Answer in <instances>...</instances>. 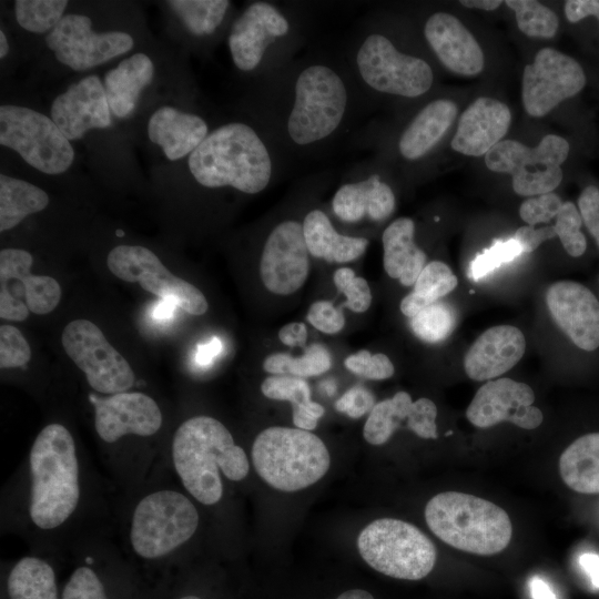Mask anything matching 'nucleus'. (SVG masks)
I'll return each instance as SVG.
<instances>
[{
	"label": "nucleus",
	"mask_w": 599,
	"mask_h": 599,
	"mask_svg": "<svg viewBox=\"0 0 599 599\" xmlns=\"http://www.w3.org/2000/svg\"><path fill=\"white\" fill-rule=\"evenodd\" d=\"M264 132L280 155L316 154L352 124L363 97L345 62L293 60L265 79Z\"/></svg>",
	"instance_id": "obj_1"
},
{
	"label": "nucleus",
	"mask_w": 599,
	"mask_h": 599,
	"mask_svg": "<svg viewBox=\"0 0 599 599\" xmlns=\"http://www.w3.org/2000/svg\"><path fill=\"white\" fill-rule=\"evenodd\" d=\"M280 156L262 129L233 121L210 131L187 163L194 180L204 187H232L253 195L270 185Z\"/></svg>",
	"instance_id": "obj_2"
},
{
	"label": "nucleus",
	"mask_w": 599,
	"mask_h": 599,
	"mask_svg": "<svg viewBox=\"0 0 599 599\" xmlns=\"http://www.w3.org/2000/svg\"><path fill=\"white\" fill-rule=\"evenodd\" d=\"M172 460L184 488L203 505L221 500L220 471L233 481L244 479L250 471L244 449L220 420L210 416H195L179 426L172 440Z\"/></svg>",
	"instance_id": "obj_3"
},
{
	"label": "nucleus",
	"mask_w": 599,
	"mask_h": 599,
	"mask_svg": "<svg viewBox=\"0 0 599 599\" xmlns=\"http://www.w3.org/2000/svg\"><path fill=\"white\" fill-rule=\"evenodd\" d=\"M31 495L29 514L44 530L65 522L80 499L79 465L74 439L61 424L43 427L29 456Z\"/></svg>",
	"instance_id": "obj_4"
},
{
	"label": "nucleus",
	"mask_w": 599,
	"mask_h": 599,
	"mask_svg": "<svg viewBox=\"0 0 599 599\" xmlns=\"http://www.w3.org/2000/svg\"><path fill=\"white\" fill-rule=\"evenodd\" d=\"M302 42V21L296 11L268 1H254L233 21L227 37L234 65L265 79L294 60Z\"/></svg>",
	"instance_id": "obj_5"
},
{
	"label": "nucleus",
	"mask_w": 599,
	"mask_h": 599,
	"mask_svg": "<svg viewBox=\"0 0 599 599\" xmlns=\"http://www.w3.org/2000/svg\"><path fill=\"white\" fill-rule=\"evenodd\" d=\"M345 63L363 92L415 99L434 82L432 67L423 58L399 50L389 37L362 28L353 37Z\"/></svg>",
	"instance_id": "obj_6"
},
{
	"label": "nucleus",
	"mask_w": 599,
	"mask_h": 599,
	"mask_svg": "<svg viewBox=\"0 0 599 599\" xmlns=\"http://www.w3.org/2000/svg\"><path fill=\"white\" fill-rule=\"evenodd\" d=\"M429 529L447 545L470 554L490 556L510 542L508 514L496 504L458 491L434 496L425 507Z\"/></svg>",
	"instance_id": "obj_7"
},
{
	"label": "nucleus",
	"mask_w": 599,
	"mask_h": 599,
	"mask_svg": "<svg viewBox=\"0 0 599 599\" xmlns=\"http://www.w3.org/2000/svg\"><path fill=\"white\" fill-rule=\"evenodd\" d=\"M258 476L281 491H296L318 481L331 465L323 440L309 430L273 426L262 430L252 445Z\"/></svg>",
	"instance_id": "obj_8"
},
{
	"label": "nucleus",
	"mask_w": 599,
	"mask_h": 599,
	"mask_svg": "<svg viewBox=\"0 0 599 599\" xmlns=\"http://www.w3.org/2000/svg\"><path fill=\"white\" fill-rule=\"evenodd\" d=\"M357 547L367 565L397 579H423L436 562L433 541L416 526L394 518L369 522L359 532Z\"/></svg>",
	"instance_id": "obj_9"
},
{
	"label": "nucleus",
	"mask_w": 599,
	"mask_h": 599,
	"mask_svg": "<svg viewBox=\"0 0 599 599\" xmlns=\"http://www.w3.org/2000/svg\"><path fill=\"white\" fill-rule=\"evenodd\" d=\"M199 521L197 509L183 494L172 489L151 493L134 508L131 546L144 559L167 556L195 534Z\"/></svg>",
	"instance_id": "obj_10"
},
{
	"label": "nucleus",
	"mask_w": 599,
	"mask_h": 599,
	"mask_svg": "<svg viewBox=\"0 0 599 599\" xmlns=\"http://www.w3.org/2000/svg\"><path fill=\"white\" fill-rule=\"evenodd\" d=\"M0 144L47 174H61L73 162L70 141L51 118L19 105L0 106Z\"/></svg>",
	"instance_id": "obj_11"
},
{
	"label": "nucleus",
	"mask_w": 599,
	"mask_h": 599,
	"mask_svg": "<svg viewBox=\"0 0 599 599\" xmlns=\"http://www.w3.org/2000/svg\"><path fill=\"white\" fill-rule=\"evenodd\" d=\"M569 153V143L561 136L548 134L536 148L515 140H502L486 155V166L512 177V189L521 196L552 192L562 180L560 165Z\"/></svg>",
	"instance_id": "obj_12"
},
{
	"label": "nucleus",
	"mask_w": 599,
	"mask_h": 599,
	"mask_svg": "<svg viewBox=\"0 0 599 599\" xmlns=\"http://www.w3.org/2000/svg\"><path fill=\"white\" fill-rule=\"evenodd\" d=\"M61 343L95 392L113 395L128 392L134 385L132 367L94 323L84 318L68 323Z\"/></svg>",
	"instance_id": "obj_13"
},
{
	"label": "nucleus",
	"mask_w": 599,
	"mask_h": 599,
	"mask_svg": "<svg viewBox=\"0 0 599 599\" xmlns=\"http://www.w3.org/2000/svg\"><path fill=\"white\" fill-rule=\"evenodd\" d=\"M110 272L118 278L140 286L192 315H203L209 307L204 294L187 281L170 272L151 250L141 245H119L106 258Z\"/></svg>",
	"instance_id": "obj_14"
},
{
	"label": "nucleus",
	"mask_w": 599,
	"mask_h": 599,
	"mask_svg": "<svg viewBox=\"0 0 599 599\" xmlns=\"http://www.w3.org/2000/svg\"><path fill=\"white\" fill-rule=\"evenodd\" d=\"M31 253L21 248L0 252V317L12 322L26 321L29 313L44 315L61 300L59 282L48 275H34Z\"/></svg>",
	"instance_id": "obj_15"
},
{
	"label": "nucleus",
	"mask_w": 599,
	"mask_h": 599,
	"mask_svg": "<svg viewBox=\"0 0 599 599\" xmlns=\"http://www.w3.org/2000/svg\"><path fill=\"white\" fill-rule=\"evenodd\" d=\"M58 61L74 71H84L126 53L133 47L132 37L122 31L97 33L87 16H63L45 38Z\"/></svg>",
	"instance_id": "obj_16"
},
{
	"label": "nucleus",
	"mask_w": 599,
	"mask_h": 599,
	"mask_svg": "<svg viewBox=\"0 0 599 599\" xmlns=\"http://www.w3.org/2000/svg\"><path fill=\"white\" fill-rule=\"evenodd\" d=\"M585 84V72L575 59L552 48H544L524 69V108L531 116H544L564 100L576 95Z\"/></svg>",
	"instance_id": "obj_17"
},
{
	"label": "nucleus",
	"mask_w": 599,
	"mask_h": 599,
	"mask_svg": "<svg viewBox=\"0 0 599 599\" xmlns=\"http://www.w3.org/2000/svg\"><path fill=\"white\" fill-rule=\"evenodd\" d=\"M309 252L303 221L282 220L265 238L260 260L264 286L277 295H290L305 283L309 271Z\"/></svg>",
	"instance_id": "obj_18"
},
{
	"label": "nucleus",
	"mask_w": 599,
	"mask_h": 599,
	"mask_svg": "<svg viewBox=\"0 0 599 599\" xmlns=\"http://www.w3.org/2000/svg\"><path fill=\"white\" fill-rule=\"evenodd\" d=\"M531 387L510 378H498L484 384L475 394L466 410L467 419L478 428H488L509 422L524 429H535L544 416L532 405Z\"/></svg>",
	"instance_id": "obj_19"
},
{
	"label": "nucleus",
	"mask_w": 599,
	"mask_h": 599,
	"mask_svg": "<svg viewBox=\"0 0 599 599\" xmlns=\"http://www.w3.org/2000/svg\"><path fill=\"white\" fill-rule=\"evenodd\" d=\"M94 427L105 443L125 435L152 436L162 426V412L156 402L140 392H123L108 397H91Z\"/></svg>",
	"instance_id": "obj_20"
},
{
	"label": "nucleus",
	"mask_w": 599,
	"mask_h": 599,
	"mask_svg": "<svg viewBox=\"0 0 599 599\" xmlns=\"http://www.w3.org/2000/svg\"><path fill=\"white\" fill-rule=\"evenodd\" d=\"M548 309L560 329L583 351L599 347V301L580 283L560 281L546 293Z\"/></svg>",
	"instance_id": "obj_21"
},
{
	"label": "nucleus",
	"mask_w": 599,
	"mask_h": 599,
	"mask_svg": "<svg viewBox=\"0 0 599 599\" xmlns=\"http://www.w3.org/2000/svg\"><path fill=\"white\" fill-rule=\"evenodd\" d=\"M104 84L88 75L71 84L51 105V119L69 141L81 139L91 129L112 124Z\"/></svg>",
	"instance_id": "obj_22"
},
{
	"label": "nucleus",
	"mask_w": 599,
	"mask_h": 599,
	"mask_svg": "<svg viewBox=\"0 0 599 599\" xmlns=\"http://www.w3.org/2000/svg\"><path fill=\"white\" fill-rule=\"evenodd\" d=\"M424 37L440 63L448 70L476 75L485 64L484 53L470 31L455 16L435 12L423 28Z\"/></svg>",
	"instance_id": "obj_23"
},
{
	"label": "nucleus",
	"mask_w": 599,
	"mask_h": 599,
	"mask_svg": "<svg viewBox=\"0 0 599 599\" xmlns=\"http://www.w3.org/2000/svg\"><path fill=\"white\" fill-rule=\"evenodd\" d=\"M357 177L344 182L332 199L334 215L342 222L356 224L364 220L382 222L389 217L396 206L394 191L379 172H368L363 176L358 169ZM355 173V172H354ZM356 174V173H355Z\"/></svg>",
	"instance_id": "obj_24"
},
{
	"label": "nucleus",
	"mask_w": 599,
	"mask_h": 599,
	"mask_svg": "<svg viewBox=\"0 0 599 599\" xmlns=\"http://www.w3.org/2000/svg\"><path fill=\"white\" fill-rule=\"evenodd\" d=\"M510 122L511 112L504 102L478 98L463 112L450 146L465 155H486L502 141Z\"/></svg>",
	"instance_id": "obj_25"
},
{
	"label": "nucleus",
	"mask_w": 599,
	"mask_h": 599,
	"mask_svg": "<svg viewBox=\"0 0 599 599\" xmlns=\"http://www.w3.org/2000/svg\"><path fill=\"white\" fill-rule=\"evenodd\" d=\"M526 341L520 329L510 325L494 326L470 346L464 367L474 380H490L512 368L522 357Z\"/></svg>",
	"instance_id": "obj_26"
},
{
	"label": "nucleus",
	"mask_w": 599,
	"mask_h": 599,
	"mask_svg": "<svg viewBox=\"0 0 599 599\" xmlns=\"http://www.w3.org/2000/svg\"><path fill=\"white\" fill-rule=\"evenodd\" d=\"M209 132L203 118L172 106L158 109L148 123L150 140L172 161L190 155Z\"/></svg>",
	"instance_id": "obj_27"
},
{
	"label": "nucleus",
	"mask_w": 599,
	"mask_h": 599,
	"mask_svg": "<svg viewBox=\"0 0 599 599\" xmlns=\"http://www.w3.org/2000/svg\"><path fill=\"white\" fill-rule=\"evenodd\" d=\"M451 100L428 102L407 123L397 140V151L406 161L414 162L427 155L444 138L457 116Z\"/></svg>",
	"instance_id": "obj_28"
},
{
	"label": "nucleus",
	"mask_w": 599,
	"mask_h": 599,
	"mask_svg": "<svg viewBox=\"0 0 599 599\" xmlns=\"http://www.w3.org/2000/svg\"><path fill=\"white\" fill-rule=\"evenodd\" d=\"M415 223L409 217L393 221L383 232L384 268L405 286L416 283L426 265V254L414 241Z\"/></svg>",
	"instance_id": "obj_29"
},
{
	"label": "nucleus",
	"mask_w": 599,
	"mask_h": 599,
	"mask_svg": "<svg viewBox=\"0 0 599 599\" xmlns=\"http://www.w3.org/2000/svg\"><path fill=\"white\" fill-rule=\"evenodd\" d=\"M304 237L309 254L328 263H347L366 251L368 240L338 233L327 214L313 209L303 219Z\"/></svg>",
	"instance_id": "obj_30"
},
{
	"label": "nucleus",
	"mask_w": 599,
	"mask_h": 599,
	"mask_svg": "<svg viewBox=\"0 0 599 599\" xmlns=\"http://www.w3.org/2000/svg\"><path fill=\"white\" fill-rule=\"evenodd\" d=\"M154 64L144 53L122 60L104 77V89L112 113L125 118L132 113L141 91L153 78Z\"/></svg>",
	"instance_id": "obj_31"
},
{
	"label": "nucleus",
	"mask_w": 599,
	"mask_h": 599,
	"mask_svg": "<svg viewBox=\"0 0 599 599\" xmlns=\"http://www.w3.org/2000/svg\"><path fill=\"white\" fill-rule=\"evenodd\" d=\"M565 484L581 494H599V433L572 441L559 458Z\"/></svg>",
	"instance_id": "obj_32"
},
{
	"label": "nucleus",
	"mask_w": 599,
	"mask_h": 599,
	"mask_svg": "<svg viewBox=\"0 0 599 599\" xmlns=\"http://www.w3.org/2000/svg\"><path fill=\"white\" fill-rule=\"evenodd\" d=\"M261 392L270 399L286 400L293 407V423L296 428L313 430L325 414L322 405L313 402L307 382L295 376H270L261 385Z\"/></svg>",
	"instance_id": "obj_33"
},
{
	"label": "nucleus",
	"mask_w": 599,
	"mask_h": 599,
	"mask_svg": "<svg viewBox=\"0 0 599 599\" xmlns=\"http://www.w3.org/2000/svg\"><path fill=\"white\" fill-rule=\"evenodd\" d=\"M48 194L40 187L16 177L0 175V231L16 227L30 214L43 211Z\"/></svg>",
	"instance_id": "obj_34"
},
{
	"label": "nucleus",
	"mask_w": 599,
	"mask_h": 599,
	"mask_svg": "<svg viewBox=\"0 0 599 599\" xmlns=\"http://www.w3.org/2000/svg\"><path fill=\"white\" fill-rule=\"evenodd\" d=\"M9 599H59L55 572L38 557H23L7 578Z\"/></svg>",
	"instance_id": "obj_35"
},
{
	"label": "nucleus",
	"mask_w": 599,
	"mask_h": 599,
	"mask_svg": "<svg viewBox=\"0 0 599 599\" xmlns=\"http://www.w3.org/2000/svg\"><path fill=\"white\" fill-rule=\"evenodd\" d=\"M414 402L407 392H398L373 407L364 425L363 436L370 445H383L406 419L408 423Z\"/></svg>",
	"instance_id": "obj_36"
},
{
	"label": "nucleus",
	"mask_w": 599,
	"mask_h": 599,
	"mask_svg": "<svg viewBox=\"0 0 599 599\" xmlns=\"http://www.w3.org/2000/svg\"><path fill=\"white\" fill-rule=\"evenodd\" d=\"M190 33L196 37L213 34L223 23L231 2L227 0L167 1Z\"/></svg>",
	"instance_id": "obj_37"
},
{
	"label": "nucleus",
	"mask_w": 599,
	"mask_h": 599,
	"mask_svg": "<svg viewBox=\"0 0 599 599\" xmlns=\"http://www.w3.org/2000/svg\"><path fill=\"white\" fill-rule=\"evenodd\" d=\"M332 366L328 351L321 344H312L300 357L275 353L263 362V369L271 374H291L295 377L317 376Z\"/></svg>",
	"instance_id": "obj_38"
},
{
	"label": "nucleus",
	"mask_w": 599,
	"mask_h": 599,
	"mask_svg": "<svg viewBox=\"0 0 599 599\" xmlns=\"http://www.w3.org/2000/svg\"><path fill=\"white\" fill-rule=\"evenodd\" d=\"M457 323L455 308L446 302H435L410 318L414 334L424 342L438 343L446 339Z\"/></svg>",
	"instance_id": "obj_39"
},
{
	"label": "nucleus",
	"mask_w": 599,
	"mask_h": 599,
	"mask_svg": "<svg viewBox=\"0 0 599 599\" xmlns=\"http://www.w3.org/2000/svg\"><path fill=\"white\" fill-rule=\"evenodd\" d=\"M67 6L65 0H16V19L27 31L51 32L63 18Z\"/></svg>",
	"instance_id": "obj_40"
},
{
	"label": "nucleus",
	"mask_w": 599,
	"mask_h": 599,
	"mask_svg": "<svg viewBox=\"0 0 599 599\" xmlns=\"http://www.w3.org/2000/svg\"><path fill=\"white\" fill-rule=\"evenodd\" d=\"M516 16L519 30L532 38H552L559 26L557 14L535 0H507Z\"/></svg>",
	"instance_id": "obj_41"
},
{
	"label": "nucleus",
	"mask_w": 599,
	"mask_h": 599,
	"mask_svg": "<svg viewBox=\"0 0 599 599\" xmlns=\"http://www.w3.org/2000/svg\"><path fill=\"white\" fill-rule=\"evenodd\" d=\"M457 284V277L447 264L433 261L423 268L413 292L430 305L454 291Z\"/></svg>",
	"instance_id": "obj_42"
},
{
	"label": "nucleus",
	"mask_w": 599,
	"mask_h": 599,
	"mask_svg": "<svg viewBox=\"0 0 599 599\" xmlns=\"http://www.w3.org/2000/svg\"><path fill=\"white\" fill-rule=\"evenodd\" d=\"M581 224L579 210L572 202H565L556 216L554 229L566 252L573 257L581 256L587 248Z\"/></svg>",
	"instance_id": "obj_43"
},
{
	"label": "nucleus",
	"mask_w": 599,
	"mask_h": 599,
	"mask_svg": "<svg viewBox=\"0 0 599 599\" xmlns=\"http://www.w3.org/2000/svg\"><path fill=\"white\" fill-rule=\"evenodd\" d=\"M520 254H522V250L514 237L507 241H496L471 261L468 276L474 281L480 280L500 265L514 261Z\"/></svg>",
	"instance_id": "obj_44"
},
{
	"label": "nucleus",
	"mask_w": 599,
	"mask_h": 599,
	"mask_svg": "<svg viewBox=\"0 0 599 599\" xmlns=\"http://www.w3.org/2000/svg\"><path fill=\"white\" fill-rule=\"evenodd\" d=\"M337 290L346 297L342 307H347L355 313L368 309L372 303V293L367 281L356 276L349 267H341L333 275Z\"/></svg>",
	"instance_id": "obj_45"
},
{
	"label": "nucleus",
	"mask_w": 599,
	"mask_h": 599,
	"mask_svg": "<svg viewBox=\"0 0 599 599\" xmlns=\"http://www.w3.org/2000/svg\"><path fill=\"white\" fill-rule=\"evenodd\" d=\"M61 599H109V596L99 575L92 568L81 566L70 575Z\"/></svg>",
	"instance_id": "obj_46"
},
{
	"label": "nucleus",
	"mask_w": 599,
	"mask_h": 599,
	"mask_svg": "<svg viewBox=\"0 0 599 599\" xmlns=\"http://www.w3.org/2000/svg\"><path fill=\"white\" fill-rule=\"evenodd\" d=\"M31 359V348L22 333L13 325L0 326V367L26 366Z\"/></svg>",
	"instance_id": "obj_47"
},
{
	"label": "nucleus",
	"mask_w": 599,
	"mask_h": 599,
	"mask_svg": "<svg viewBox=\"0 0 599 599\" xmlns=\"http://www.w3.org/2000/svg\"><path fill=\"white\" fill-rule=\"evenodd\" d=\"M344 365L352 373L373 380L387 379L395 372L393 363L385 354H370L365 349L349 355Z\"/></svg>",
	"instance_id": "obj_48"
},
{
	"label": "nucleus",
	"mask_w": 599,
	"mask_h": 599,
	"mask_svg": "<svg viewBox=\"0 0 599 599\" xmlns=\"http://www.w3.org/2000/svg\"><path fill=\"white\" fill-rule=\"evenodd\" d=\"M564 202L554 192L531 196L519 209L520 217L529 225L548 223L556 219Z\"/></svg>",
	"instance_id": "obj_49"
},
{
	"label": "nucleus",
	"mask_w": 599,
	"mask_h": 599,
	"mask_svg": "<svg viewBox=\"0 0 599 599\" xmlns=\"http://www.w3.org/2000/svg\"><path fill=\"white\" fill-rule=\"evenodd\" d=\"M308 323L326 334H335L345 325L343 307L336 308L331 301H316L306 316Z\"/></svg>",
	"instance_id": "obj_50"
},
{
	"label": "nucleus",
	"mask_w": 599,
	"mask_h": 599,
	"mask_svg": "<svg viewBox=\"0 0 599 599\" xmlns=\"http://www.w3.org/2000/svg\"><path fill=\"white\" fill-rule=\"evenodd\" d=\"M437 407L434 402L422 397L414 402L413 414L407 427L417 436L425 439L437 438L436 419Z\"/></svg>",
	"instance_id": "obj_51"
},
{
	"label": "nucleus",
	"mask_w": 599,
	"mask_h": 599,
	"mask_svg": "<svg viewBox=\"0 0 599 599\" xmlns=\"http://www.w3.org/2000/svg\"><path fill=\"white\" fill-rule=\"evenodd\" d=\"M375 406L374 395L363 386L349 388L335 403L336 410L346 414L351 418H359L370 412Z\"/></svg>",
	"instance_id": "obj_52"
},
{
	"label": "nucleus",
	"mask_w": 599,
	"mask_h": 599,
	"mask_svg": "<svg viewBox=\"0 0 599 599\" xmlns=\"http://www.w3.org/2000/svg\"><path fill=\"white\" fill-rule=\"evenodd\" d=\"M578 210L582 222L599 246V189L587 186L578 199Z\"/></svg>",
	"instance_id": "obj_53"
},
{
	"label": "nucleus",
	"mask_w": 599,
	"mask_h": 599,
	"mask_svg": "<svg viewBox=\"0 0 599 599\" xmlns=\"http://www.w3.org/2000/svg\"><path fill=\"white\" fill-rule=\"evenodd\" d=\"M556 235L554 225L536 227L531 225L519 227L514 238L519 243L522 253L534 252L542 242L554 238Z\"/></svg>",
	"instance_id": "obj_54"
},
{
	"label": "nucleus",
	"mask_w": 599,
	"mask_h": 599,
	"mask_svg": "<svg viewBox=\"0 0 599 599\" xmlns=\"http://www.w3.org/2000/svg\"><path fill=\"white\" fill-rule=\"evenodd\" d=\"M565 14L569 22H578L593 16L599 20V0H568L565 3Z\"/></svg>",
	"instance_id": "obj_55"
},
{
	"label": "nucleus",
	"mask_w": 599,
	"mask_h": 599,
	"mask_svg": "<svg viewBox=\"0 0 599 599\" xmlns=\"http://www.w3.org/2000/svg\"><path fill=\"white\" fill-rule=\"evenodd\" d=\"M280 341L287 346H305L307 328L304 323L293 322L284 325L278 332Z\"/></svg>",
	"instance_id": "obj_56"
},
{
	"label": "nucleus",
	"mask_w": 599,
	"mask_h": 599,
	"mask_svg": "<svg viewBox=\"0 0 599 599\" xmlns=\"http://www.w3.org/2000/svg\"><path fill=\"white\" fill-rule=\"evenodd\" d=\"M579 564L589 576L593 587L599 588V555L585 552L579 557Z\"/></svg>",
	"instance_id": "obj_57"
},
{
	"label": "nucleus",
	"mask_w": 599,
	"mask_h": 599,
	"mask_svg": "<svg viewBox=\"0 0 599 599\" xmlns=\"http://www.w3.org/2000/svg\"><path fill=\"white\" fill-rule=\"evenodd\" d=\"M530 592L532 599H557L551 587L540 577L530 580Z\"/></svg>",
	"instance_id": "obj_58"
},
{
	"label": "nucleus",
	"mask_w": 599,
	"mask_h": 599,
	"mask_svg": "<svg viewBox=\"0 0 599 599\" xmlns=\"http://www.w3.org/2000/svg\"><path fill=\"white\" fill-rule=\"evenodd\" d=\"M220 346L217 338H213L209 344L201 346L197 355L199 362L207 364L220 352Z\"/></svg>",
	"instance_id": "obj_59"
},
{
	"label": "nucleus",
	"mask_w": 599,
	"mask_h": 599,
	"mask_svg": "<svg viewBox=\"0 0 599 599\" xmlns=\"http://www.w3.org/2000/svg\"><path fill=\"white\" fill-rule=\"evenodd\" d=\"M502 1L499 0H461L460 4L467 8H476L491 11L498 8Z\"/></svg>",
	"instance_id": "obj_60"
},
{
	"label": "nucleus",
	"mask_w": 599,
	"mask_h": 599,
	"mask_svg": "<svg viewBox=\"0 0 599 599\" xmlns=\"http://www.w3.org/2000/svg\"><path fill=\"white\" fill-rule=\"evenodd\" d=\"M336 599H374V597L366 590L352 589L341 593Z\"/></svg>",
	"instance_id": "obj_61"
},
{
	"label": "nucleus",
	"mask_w": 599,
	"mask_h": 599,
	"mask_svg": "<svg viewBox=\"0 0 599 599\" xmlns=\"http://www.w3.org/2000/svg\"><path fill=\"white\" fill-rule=\"evenodd\" d=\"M9 52V43L4 32L0 31V58H4Z\"/></svg>",
	"instance_id": "obj_62"
},
{
	"label": "nucleus",
	"mask_w": 599,
	"mask_h": 599,
	"mask_svg": "<svg viewBox=\"0 0 599 599\" xmlns=\"http://www.w3.org/2000/svg\"><path fill=\"white\" fill-rule=\"evenodd\" d=\"M177 599H201V598L195 595H185V596L179 597Z\"/></svg>",
	"instance_id": "obj_63"
}]
</instances>
